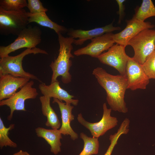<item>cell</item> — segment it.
Here are the masks:
<instances>
[{
    "mask_svg": "<svg viewBox=\"0 0 155 155\" xmlns=\"http://www.w3.org/2000/svg\"><path fill=\"white\" fill-rule=\"evenodd\" d=\"M92 74L105 90L106 100L111 108L121 113H127L128 108L124 100L128 86L126 75H112L99 67L94 69Z\"/></svg>",
    "mask_w": 155,
    "mask_h": 155,
    "instance_id": "cell-1",
    "label": "cell"
},
{
    "mask_svg": "<svg viewBox=\"0 0 155 155\" xmlns=\"http://www.w3.org/2000/svg\"><path fill=\"white\" fill-rule=\"evenodd\" d=\"M57 35L59 44V53L57 58L49 65L53 72L51 83L57 81V78L61 76L62 82L67 84L70 82L72 79L69 71L72 65L71 59L74 57L71 52L74 39L70 36L65 37L61 33Z\"/></svg>",
    "mask_w": 155,
    "mask_h": 155,
    "instance_id": "cell-2",
    "label": "cell"
},
{
    "mask_svg": "<svg viewBox=\"0 0 155 155\" xmlns=\"http://www.w3.org/2000/svg\"><path fill=\"white\" fill-rule=\"evenodd\" d=\"M38 53L48 54L46 51L36 47L32 49H27L15 56L8 55L1 58L0 75L9 74L15 77L36 80L41 83H43L34 75L25 71L22 65V61L26 55L31 54L35 55Z\"/></svg>",
    "mask_w": 155,
    "mask_h": 155,
    "instance_id": "cell-3",
    "label": "cell"
},
{
    "mask_svg": "<svg viewBox=\"0 0 155 155\" xmlns=\"http://www.w3.org/2000/svg\"><path fill=\"white\" fill-rule=\"evenodd\" d=\"M42 33L40 28L37 26H27L13 42L6 46H0V58L8 55L10 53L21 48L36 47L41 42Z\"/></svg>",
    "mask_w": 155,
    "mask_h": 155,
    "instance_id": "cell-4",
    "label": "cell"
},
{
    "mask_svg": "<svg viewBox=\"0 0 155 155\" xmlns=\"http://www.w3.org/2000/svg\"><path fill=\"white\" fill-rule=\"evenodd\" d=\"M28 12L24 9L16 11H7L0 8V34L18 36L27 27Z\"/></svg>",
    "mask_w": 155,
    "mask_h": 155,
    "instance_id": "cell-5",
    "label": "cell"
},
{
    "mask_svg": "<svg viewBox=\"0 0 155 155\" xmlns=\"http://www.w3.org/2000/svg\"><path fill=\"white\" fill-rule=\"evenodd\" d=\"M128 45L134 50L133 58L142 65L155 50V30H142L129 41Z\"/></svg>",
    "mask_w": 155,
    "mask_h": 155,
    "instance_id": "cell-6",
    "label": "cell"
},
{
    "mask_svg": "<svg viewBox=\"0 0 155 155\" xmlns=\"http://www.w3.org/2000/svg\"><path fill=\"white\" fill-rule=\"evenodd\" d=\"M34 82L33 80L28 82L25 85L10 98L0 101V106L6 105L10 110V114L7 119H12L15 111H26L25 102L28 99H34L38 95L36 89L32 87Z\"/></svg>",
    "mask_w": 155,
    "mask_h": 155,
    "instance_id": "cell-7",
    "label": "cell"
},
{
    "mask_svg": "<svg viewBox=\"0 0 155 155\" xmlns=\"http://www.w3.org/2000/svg\"><path fill=\"white\" fill-rule=\"evenodd\" d=\"M103 109L102 117L98 122L92 123L87 121L81 113L79 114L77 116L78 122L89 130L93 137L98 138L117 125L118 121L117 118L111 116L112 110L107 108L105 103L103 105Z\"/></svg>",
    "mask_w": 155,
    "mask_h": 155,
    "instance_id": "cell-8",
    "label": "cell"
},
{
    "mask_svg": "<svg viewBox=\"0 0 155 155\" xmlns=\"http://www.w3.org/2000/svg\"><path fill=\"white\" fill-rule=\"evenodd\" d=\"M125 47L117 44H114L97 58L102 63L115 69L120 75H126V67L129 57L125 53Z\"/></svg>",
    "mask_w": 155,
    "mask_h": 155,
    "instance_id": "cell-9",
    "label": "cell"
},
{
    "mask_svg": "<svg viewBox=\"0 0 155 155\" xmlns=\"http://www.w3.org/2000/svg\"><path fill=\"white\" fill-rule=\"evenodd\" d=\"M127 79V89L132 90L145 89L150 82V79L145 73L142 65L133 58L129 57L126 67Z\"/></svg>",
    "mask_w": 155,
    "mask_h": 155,
    "instance_id": "cell-10",
    "label": "cell"
},
{
    "mask_svg": "<svg viewBox=\"0 0 155 155\" xmlns=\"http://www.w3.org/2000/svg\"><path fill=\"white\" fill-rule=\"evenodd\" d=\"M125 28L120 32L113 34V38L116 44L126 46L129 41L142 30L152 29L155 25L149 22H142L134 16L126 20Z\"/></svg>",
    "mask_w": 155,
    "mask_h": 155,
    "instance_id": "cell-11",
    "label": "cell"
},
{
    "mask_svg": "<svg viewBox=\"0 0 155 155\" xmlns=\"http://www.w3.org/2000/svg\"><path fill=\"white\" fill-rule=\"evenodd\" d=\"M113 34L108 33L91 39V42L86 46L75 51L74 54L76 56L87 55L97 58L115 43L113 38Z\"/></svg>",
    "mask_w": 155,
    "mask_h": 155,
    "instance_id": "cell-12",
    "label": "cell"
},
{
    "mask_svg": "<svg viewBox=\"0 0 155 155\" xmlns=\"http://www.w3.org/2000/svg\"><path fill=\"white\" fill-rule=\"evenodd\" d=\"M113 22L101 27L96 28L89 30L81 29L72 30L68 33L70 37L77 38L74 40L73 43L77 45H82L88 40H91L108 33L112 32L115 30H120L121 28L113 26Z\"/></svg>",
    "mask_w": 155,
    "mask_h": 155,
    "instance_id": "cell-13",
    "label": "cell"
},
{
    "mask_svg": "<svg viewBox=\"0 0 155 155\" xmlns=\"http://www.w3.org/2000/svg\"><path fill=\"white\" fill-rule=\"evenodd\" d=\"M30 79L7 74L0 75V101L8 99L21 89Z\"/></svg>",
    "mask_w": 155,
    "mask_h": 155,
    "instance_id": "cell-14",
    "label": "cell"
},
{
    "mask_svg": "<svg viewBox=\"0 0 155 155\" xmlns=\"http://www.w3.org/2000/svg\"><path fill=\"white\" fill-rule=\"evenodd\" d=\"M58 104L61 115L62 123L59 129L62 134L64 135H69L71 139L75 140L78 137V134L73 129L70 124L74 119V116L72 114V110L74 108L69 103H64L58 99L53 98V103Z\"/></svg>",
    "mask_w": 155,
    "mask_h": 155,
    "instance_id": "cell-15",
    "label": "cell"
},
{
    "mask_svg": "<svg viewBox=\"0 0 155 155\" xmlns=\"http://www.w3.org/2000/svg\"><path fill=\"white\" fill-rule=\"evenodd\" d=\"M38 88L43 96L57 98L61 101H64L65 103L74 106L78 104L79 100L73 99L74 96L62 88L59 85V82L58 81L51 83L49 85L41 83L38 86Z\"/></svg>",
    "mask_w": 155,
    "mask_h": 155,
    "instance_id": "cell-16",
    "label": "cell"
},
{
    "mask_svg": "<svg viewBox=\"0 0 155 155\" xmlns=\"http://www.w3.org/2000/svg\"><path fill=\"white\" fill-rule=\"evenodd\" d=\"M37 136L44 139L51 146V152L55 155L61 151L62 134L59 129H48L42 127L35 129Z\"/></svg>",
    "mask_w": 155,
    "mask_h": 155,
    "instance_id": "cell-17",
    "label": "cell"
},
{
    "mask_svg": "<svg viewBox=\"0 0 155 155\" xmlns=\"http://www.w3.org/2000/svg\"><path fill=\"white\" fill-rule=\"evenodd\" d=\"M50 97L42 96L39 98L41 104V111L43 115L47 118L45 125L52 129H59L61 124L57 115L51 107Z\"/></svg>",
    "mask_w": 155,
    "mask_h": 155,
    "instance_id": "cell-18",
    "label": "cell"
},
{
    "mask_svg": "<svg viewBox=\"0 0 155 155\" xmlns=\"http://www.w3.org/2000/svg\"><path fill=\"white\" fill-rule=\"evenodd\" d=\"M29 23L35 22L42 26L54 30L57 34L66 32L67 30L64 26L59 25L49 19L45 12L32 14L28 12Z\"/></svg>",
    "mask_w": 155,
    "mask_h": 155,
    "instance_id": "cell-19",
    "label": "cell"
},
{
    "mask_svg": "<svg viewBox=\"0 0 155 155\" xmlns=\"http://www.w3.org/2000/svg\"><path fill=\"white\" fill-rule=\"evenodd\" d=\"M80 137L84 142L83 148L79 155H92L98 152L99 142L98 138L87 136L83 132L80 134Z\"/></svg>",
    "mask_w": 155,
    "mask_h": 155,
    "instance_id": "cell-20",
    "label": "cell"
},
{
    "mask_svg": "<svg viewBox=\"0 0 155 155\" xmlns=\"http://www.w3.org/2000/svg\"><path fill=\"white\" fill-rule=\"evenodd\" d=\"M133 16L142 22H144L148 18L155 16V6L152 1L151 0H143Z\"/></svg>",
    "mask_w": 155,
    "mask_h": 155,
    "instance_id": "cell-21",
    "label": "cell"
},
{
    "mask_svg": "<svg viewBox=\"0 0 155 155\" xmlns=\"http://www.w3.org/2000/svg\"><path fill=\"white\" fill-rule=\"evenodd\" d=\"M129 124L127 121H123L121 124L117 132L110 135L109 139L110 144L104 155H111L113 149L117 143L119 137L123 134H127L129 131Z\"/></svg>",
    "mask_w": 155,
    "mask_h": 155,
    "instance_id": "cell-22",
    "label": "cell"
},
{
    "mask_svg": "<svg viewBox=\"0 0 155 155\" xmlns=\"http://www.w3.org/2000/svg\"><path fill=\"white\" fill-rule=\"evenodd\" d=\"M15 125L11 124L8 127H6L1 119L0 118V148L2 149L4 147L9 146L15 148L17 144L12 141L8 135L9 131L14 128Z\"/></svg>",
    "mask_w": 155,
    "mask_h": 155,
    "instance_id": "cell-23",
    "label": "cell"
},
{
    "mask_svg": "<svg viewBox=\"0 0 155 155\" xmlns=\"http://www.w3.org/2000/svg\"><path fill=\"white\" fill-rule=\"evenodd\" d=\"M26 0H0V8L7 11H16L27 7Z\"/></svg>",
    "mask_w": 155,
    "mask_h": 155,
    "instance_id": "cell-24",
    "label": "cell"
},
{
    "mask_svg": "<svg viewBox=\"0 0 155 155\" xmlns=\"http://www.w3.org/2000/svg\"><path fill=\"white\" fill-rule=\"evenodd\" d=\"M142 66L149 78L155 79V50L147 58Z\"/></svg>",
    "mask_w": 155,
    "mask_h": 155,
    "instance_id": "cell-25",
    "label": "cell"
},
{
    "mask_svg": "<svg viewBox=\"0 0 155 155\" xmlns=\"http://www.w3.org/2000/svg\"><path fill=\"white\" fill-rule=\"evenodd\" d=\"M27 7L32 14L46 12L48 9L44 7L39 0H28Z\"/></svg>",
    "mask_w": 155,
    "mask_h": 155,
    "instance_id": "cell-26",
    "label": "cell"
},
{
    "mask_svg": "<svg viewBox=\"0 0 155 155\" xmlns=\"http://www.w3.org/2000/svg\"><path fill=\"white\" fill-rule=\"evenodd\" d=\"M125 1V0H116L119 7V11L117 12L119 15V23H120L121 22L124 15L125 8L124 3Z\"/></svg>",
    "mask_w": 155,
    "mask_h": 155,
    "instance_id": "cell-27",
    "label": "cell"
},
{
    "mask_svg": "<svg viewBox=\"0 0 155 155\" xmlns=\"http://www.w3.org/2000/svg\"><path fill=\"white\" fill-rule=\"evenodd\" d=\"M13 155H30L27 152L24 151L22 150L14 154Z\"/></svg>",
    "mask_w": 155,
    "mask_h": 155,
    "instance_id": "cell-28",
    "label": "cell"
},
{
    "mask_svg": "<svg viewBox=\"0 0 155 155\" xmlns=\"http://www.w3.org/2000/svg\"></svg>",
    "mask_w": 155,
    "mask_h": 155,
    "instance_id": "cell-29",
    "label": "cell"
}]
</instances>
